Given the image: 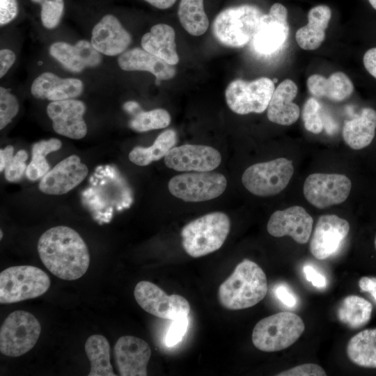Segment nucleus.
<instances>
[{"mask_svg":"<svg viewBox=\"0 0 376 376\" xmlns=\"http://www.w3.org/2000/svg\"><path fill=\"white\" fill-rule=\"evenodd\" d=\"M38 252L45 267L63 280L81 277L90 264L84 240L74 229L58 226L46 230L38 242Z\"/></svg>","mask_w":376,"mask_h":376,"instance_id":"obj_1","label":"nucleus"},{"mask_svg":"<svg viewBox=\"0 0 376 376\" xmlns=\"http://www.w3.org/2000/svg\"><path fill=\"white\" fill-rule=\"evenodd\" d=\"M267 292V277L255 262L243 260L219 288L220 304L229 310L252 307L262 301Z\"/></svg>","mask_w":376,"mask_h":376,"instance_id":"obj_2","label":"nucleus"},{"mask_svg":"<svg viewBox=\"0 0 376 376\" xmlns=\"http://www.w3.org/2000/svg\"><path fill=\"white\" fill-rule=\"evenodd\" d=\"M230 229L227 214L214 212L198 217L185 225L182 231V245L193 258L206 256L219 249Z\"/></svg>","mask_w":376,"mask_h":376,"instance_id":"obj_3","label":"nucleus"},{"mask_svg":"<svg viewBox=\"0 0 376 376\" xmlns=\"http://www.w3.org/2000/svg\"><path fill=\"white\" fill-rule=\"evenodd\" d=\"M263 15L256 6L243 4L221 10L212 22V33L221 45L240 48L254 36Z\"/></svg>","mask_w":376,"mask_h":376,"instance_id":"obj_4","label":"nucleus"},{"mask_svg":"<svg viewBox=\"0 0 376 376\" xmlns=\"http://www.w3.org/2000/svg\"><path fill=\"white\" fill-rule=\"evenodd\" d=\"M305 329L302 319L291 312H280L260 320L252 332L254 346L263 352H277L295 343Z\"/></svg>","mask_w":376,"mask_h":376,"instance_id":"obj_5","label":"nucleus"},{"mask_svg":"<svg viewBox=\"0 0 376 376\" xmlns=\"http://www.w3.org/2000/svg\"><path fill=\"white\" fill-rule=\"evenodd\" d=\"M51 284L49 276L31 265L10 267L0 273V303L11 304L45 294Z\"/></svg>","mask_w":376,"mask_h":376,"instance_id":"obj_6","label":"nucleus"},{"mask_svg":"<svg viewBox=\"0 0 376 376\" xmlns=\"http://www.w3.org/2000/svg\"><path fill=\"white\" fill-rule=\"evenodd\" d=\"M40 332V324L33 314L24 311H13L1 326L0 351L8 357L22 356L34 347Z\"/></svg>","mask_w":376,"mask_h":376,"instance_id":"obj_7","label":"nucleus"},{"mask_svg":"<svg viewBox=\"0 0 376 376\" xmlns=\"http://www.w3.org/2000/svg\"><path fill=\"white\" fill-rule=\"evenodd\" d=\"M294 173L292 162L278 158L253 164L242 174V182L251 194L270 196L282 191L288 185Z\"/></svg>","mask_w":376,"mask_h":376,"instance_id":"obj_8","label":"nucleus"},{"mask_svg":"<svg viewBox=\"0 0 376 376\" xmlns=\"http://www.w3.org/2000/svg\"><path fill=\"white\" fill-rule=\"evenodd\" d=\"M274 89V82L268 77H260L251 81L237 79L226 87V101L229 109L235 113H260L267 109Z\"/></svg>","mask_w":376,"mask_h":376,"instance_id":"obj_9","label":"nucleus"},{"mask_svg":"<svg viewBox=\"0 0 376 376\" xmlns=\"http://www.w3.org/2000/svg\"><path fill=\"white\" fill-rule=\"evenodd\" d=\"M225 176L214 172L186 173L173 177L168 185L170 193L186 202H201L219 196L226 189Z\"/></svg>","mask_w":376,"mask_h":376,"instance_id":"obj_10","label":"nucleus"},{"mask_svg":"<svg viewBox=\"0 0 376 376\" xmlns=\"http://www.w3.org/2000/svg\"><path fill=\"white\" fill-rule=\"evenodd\" d=\"M138 304L148 313L157 318L175 320L188 316L190 305L179 295H168L162 289L150 281L139 282L134 288Z\"/></svg>","mask_w":376,"mask_h":376,"instance_id":"obj_11","label":"nucleus"},{"mask_svg":"<svg viewBox=\"0 0 376 376\" xmlns=\"http://www.w3.org/2000/svg\"><path fill=\"white\" fill-rule=\"evenodd\" d=\"M289 31L287 8L280 3H274L269 13L260 17L258 29L251 40L253 50L263 56L274 54L286 42Z\"/></svg>","mask_w":376,"mask_h":376,"instance_id":"obj_12","label":"nucleus"},{"mask_svg":"<svg viewBox=\"0 0 376 376\" xmlns=\"http://www.w3.org/2000/svg\"><path fill=\"white\" fill-rule=\"evenodd\" d=\"M351 187L350 180L344 175L313 173L304 182V195L310 204L323 209L344 202Z\"/></svg>","mask_w":376,"mask_h":376,"instance_id":"obj_13","label":"nucleus"},{"mask_svg":"<svg viewBox=\"0 0 376 376\" xmlns=\"http://www.w3.org/2000/svg\"><path fill=\"white\" fill-rule=\"evenodd\" d=\"M164 161L168 168L177 171L207 172L219 166L221 156L210 146L185 144L173 147Z\"/></svg>","mask_w":376,"mask_h":376,"instance_id":"obj_14","label":"nucleus"},{"mask_svg":"<svg viewBox=\"0 0 376 376\" xmlns=\"http://www.w3.org/2000/svg\"><path fill=\"white\" fill-rule=\"evenodd\" d=\"M86 107L77 99L51 102L47 107V114L57 134L72 139H81L87 134L84 119Z\"/></svg>","mask_w":376,"mask_h":376,"instance_id":"obj_15","label":"nucleus"},{"mask_svg":"<svg viewBox=\"0 0 376 376\" xmlns=\"http://www.w3.org/2000/svg\"><path fill=\"white\" fill-rule=\"evenodd\" d=\"M88 170L79 157L72 155L58 162L41 179L39 189L48 195H62L78 186Z\"/></svg>","mask_w":376,"mask_h":376,"instance_id":"obj_16","label":"nucleus"},{"mask_svg":"<svg viewBox=\"0 0 376 376\" xmlns=\"http://www.w3.org/2000/svg\"><path fill=\"white\" fill-rule=\"evenodd\" d=\"M350 231L348 221L335 214L320 217L311 240L310 251L318 260H324L340 248Z\"/></svg>","mask_w":376,"mask_h":376,"instance_id":"obj_17","label":"nucleus"},{"mask_svg":"<svg viewBox=\"0 0 376 376\" xmlns=\"http://www.w3.org/2000/svg\"><path fill=\"white\" fill-rule=\"evenodd\" d=\"M313 222V218L304 207L295 205L274 212L268 221L267 229L274 237L288 235L299 244H305L310 238Z\"/></svg>","mask_w":376,"mask_h":376,"instance_id":"obj_18","label":"nucleus"},{"mask_svg":"<svg viewBox=\"0 0 376 376\" xmlns=\"http://www.w3.org/2000/svg\"><path fill=\"white\" fill-rule=\"evenodd\" d=\"M118 370L121 376H146L147 366L151 356L149 345L143 339L123 336L114 346Z\"/></svg>","mask_w":376,"mask_h":376,"instance_id":"obj_19","label":"nucleus"},{"mask_svg":"<svg viewBox=\"0 0 376 376\" xmlns=\"http://www.w3.org/2000/svg\"><path fill=\"white\" fill-rule=\"evenodd\" d=\"M131 34L113 15H104L93 28L91 42L102 54L120 55L131 45Z\"/></svg>","mask_w":376,"mask_h":376,"instance_id":"obj_20","label":"nucleus"},{"mask_svg":"<svg viewBox=\"0 0 376 376\" xmlns=\"http://www.w3.org/2000/svg\"><path fill=\"white\" fill-rule=\"evenodd\" d=\"M49 54L67 70L79 73L86 68H95L102 62V56L91 41L79 40L75 45L63 41L53 42Z\"/></svg>","mask_w":376,"mask_h":376,"instance_id":"obj_21","label":"nucleus"},{"mask_svg":"<svg viewBox=\"0 0 376 376\" xmlns=\"http://www.w3.org/2000/svg\"><path fill=\"white\" fill-rule=\"evenodd\" d=\"M30 90L31 95L37 99L54 102L80 96L84 84L77 78H61L53 72H45L33 80Z\"/></svg>","mask_w":376,"mask_h":376,"instance_id":"obj_22","label":"nucleus"},{"mask_svg":"<svg viewBox=\"0 0 376 376\" xmlns=\"http://www.w3.org/2000/svg\"><path fill=\"white\" fill-rule=\"evenodd\" d=\"M298 88L291 79H286L274 89L267 107V118L276 124L290 125L299 118V106L292 102Z\"/></svg>","mask_w":376,"mask_h":376,"instance_id":"obj_23","label":"nucleus"},{"mask_svg":"<svg viewBox=\"0 0 376 376\" xmlns=\"http://www.w3.org/2000/svg\"><path fill=\"white\" fill-rule=\"evenodd\" d=\"M119 67L125 71H146L159 80H169L176 75L175 65H170L143 48L127 49L119 55Z\"/></svg>","mask_w":376,"mask_h":376,"instance_id":"obj_24","label":"nucleus"},{"mask_svg":"<svg viewBox=\"0 0 376 376\" xmlns=\"http://www.w3.org/2000/svg\"><path fill=\"white\" fill-rule=\"evenodd\" d=\"M141 45L143 49L170 65H175L179 62L175 30L169 24L152 26L150 31L142 36Z\"/></svg>","mask_w":376,"mask_h":376,"instance_id":"obj_25","label":"nucleus"},{"mask_svg":"<svg viewBox=\"0 0 376 376\" xmlns=\"http://www.w3.org/2000/svg\"><path fill=\"white\" fill-rule=\"evenodd\" d=\"M331 17V10L327 5H318L308 13V24L299 28L295 34L298 45L305 50L318 49L325 39V30Z\"/></svg>","mask_w":376,"mask_h":376,"instance_id":"obj_26","label":"nucleus"},{"mask_svg":"<svg viewBox=\"0 0 376 376\" xmlns=\"http://www.w3.org/2000/svg\"><path fill=\"white\" fill-rule=\"evenodd\" d=\"M306 85L313 96L336 102L346 100L354 91L351 79L339 71L332 73L328 78L318 74L313 75L308 78Z\"/></svg>","mask_w":376,"mask_h":376,"instance_id":"obj_27","label":"nucleus"},{"mask_svg":"<svg viewBox=\"0 0 376 376\" xmlns=\"http://www.w3.org/2000/svg\"><path fill=\"white\" fill-rule=\"evenodd\" d=\"M376 129V111L363 108L355 118L345 121L343 138L345 143L354 150L367 147L372 142Z\"/></svg>","mask_w":376,"mask_h":376,"instance_id":"obj_28","label":"nucleus"},{"mask_svg":"<svg viewBox=\"0 0 376 376\" xmlns=\"http://www.w3.org/2000/svg\"><path fill=\"white\" fill-rule=\"evenodd\" d=\"M347 354L359 366L376 368V328L363 330L352 337Z\"/></svg>","mask_w":376,"mask_h":376,"instance_id":"obj_29","label":"nucleus"},{"mask_svg":"<svg viewBox=\"0 0 376 376\" xmlns=\"http://www.w3.org/2000/svg\"><path fill=\"white\" fill-rule=\"evenodd\" d=\"M177 141L176 132L173 129L166 130L158 135L151 146L134 148L129 154V159L138 166H147L165 157Z\"/></svg>","mask_w":376,"mask_h":376,"instance_id":"obj_30","label":"nucleus"},{"mask_svg":"<svg viewBox=\"0 0 376 376\" xmlns=\"http://www.w3.org/2000/svg\"><path fill=\"white\" fill-rule=\"evenodd\" d=\"M85 352L91 363L88 376H116L110 362V345L102 335L94 334L88 338Z\"/></svg>","mask_w":376,"mask_h":376,"instance_id":"obj_31","label":"nucleus"},{"mask_svg":"<svg viewBox=\"0 0 376 376\" xmlns=\"http://www.w3.org/2000/svg\"><path fill=\"white\" fill-rule=\"evenodd\" d=\"M373 311L370 302L357 295H348L340 302L337 317L351 329H359L370 320Z\"/></svg>","mask_w":376,"mask_h":376,"instance_id":"obj_32","label":"nucleus"},{"mask_svg":"<svg viewBox=\"0 0 376 376\" xmlns=\"http://www.w3.org/2000/svg\"><path fill=\"white\" fill-rule=\"evenodd\" d=\"M178 15L182 26L191 36H200L209 27L203 0H180Z\"/></svg>","mask_w":376,"mask_h":376,"instance_id":"obj_33","label":"nucleus"},{"mask_svg":"<svg viewBox=\"0 0 376 376\" xmlns=\"http://www.w3.org/2000/svg\"><path fill=\"white\" fill-rule=\"evenodd\" d=\"M62 142L58 139L51 138L35 143L31 149V160L27 166L26 176L35 181L41 179L49 170L46 157L51 152L58 150Z\"/></svg>","mask_w":376,"mask_h":376,"instance_id":"obj_34","label":"nucleus"},{"mask_svg":"<svg viewBox=\"0 0 376 376\" xmlns=\"http://www.w3.org/2000/svg\"><path fill=\"white\" fill-rule=\"evenodd\" d=\"M171 120L169 113L164 109H155L147 111L140 109L132 115L129 127L134 131L145 132L165 128L169 125Z\"/></svg>","mask_w":376,"mask_h":376,"instance_id":"obj_35","label":"nucleus"},{"mask_svg":"<svg viewBox=\"0 0 376 376\" xmlns=\"http://www.w3.org/2000/svg\"><path fill=\"white\" fill-rule=\"evenodd\" d=\"M40 6V19L44 27L54 29L59 24L64 11V0H31Z\"/></svg>","mask_w":376,"mask_h":376,"instance_id":"obj_36","label":"nucleus"},{"mask_svg":"<svg viewBox=\"0 0 376 376\" xmlns=\"http://www.w3.org/2000/svg\"><path fill=\"white\" fill-rule=\"evenodd\" d=\"M19 104L10 90L0 87V130L4 129L16 116Z\"/></svg>","mask_w":376,"mask_h":376,"instance_id":"obj_37","label":"nucleus"},{"mask_svg":"<svg viewBox=\"0 0 376 376\" xmlns=\"http://www.w3.org/2000/svg\"><path fill=\"white\" fill-rule=\"evenodd\" d=\"M320 105L314 97L308 98L302 109V120L306 130L313 134H320L323 129L322 120L320 113Z\"/></svg>","mask_w":376,"mask_h":376,"instance_id":"obj_38","label":"nucleus"},{"mask_svg":"<svg viewBox=\"0 0 376 376\" xmlns=\"http://www.w3.org/2000/svg\"><path fill=\"white\" fill-rule=\"evenodd\" d=\"M27 159L28 153L24 150H20L14 155L3 171L4 176L8 182H17L22 178L27 168L26 164Z\"/></svg>","mask_w":376,"mask_h":376,"instance_id":"obj_39","label":"nucleus"},{"mask_svg":"<svg viewBox=\"0 0 376 376\" xmlns=\"http://www.w3.org/2000/svg\"><path fill=\"white\" fill-rule=\"evenodd\" d=\"M188 324V316L172 320L165 337V343L168 347H173L181 341L187 330Z\"/></svg>","mask_w":376,"mask_h":376,"instance_id":"obj_40","label":"nucleus"},{"mask_svg":"<svg viewBox=\"0 0 376 376\" xmlns=\"http://www.w3.org/2000/svg\"><path fill=\"white\" fill-rule=\"evenodd\" d=\"M279 376H325L324 369L315 363H305L283 371Z\"/></svg>","mask_w":376,"mask_h":376,"instance_id":"obj_41","label":"nucleus"},{"mask_svg":"<svg viewBox=\"0 0 376 376\" xmlns=\"http://www.w3.org/2000/svg\"><path fill=\"white\" fill-rule=\"evenodd\" d=\"M276 297L286 307L293 308L297 304V298L290 287L285 283L276 285L274 288Z\"/></svg>","mask_w":376,"mask_h":376,"instance_id":"obj_42","label":"nucleus"},{"mask_svg":"<svg viewBox=\"0 0 376 376\" xmlns=\"http://www.w3.org/2000/svg\"><path fill=\"white\" fill-rule=\"evenodd\" d=\"M17 14V0H0V25L1 26L12 22Z\"/></svg>","mask_w":376,"mask_h":376,"instance_id":"obj_43","label":"nucleus"},{"mask_svg":"<svg viewBox=\"0 0 376 376\" xmlns=\"http://www.w3.org/2000/svg\"><path fill=\"white\" fill-rule=\"evenodd\" d=\"M306 280L318 288H324L327 286L325 276L316 270L312 265H306L303 268Z\"/></svg>","mask_w":376,"mask_h":376,"instance_id":"obj_44","label":"nucleus"},{"mask_svg":"<svg viewBox=\"0 0 376 376\" xmlns=\"http://www.w3.org/2000/svg\"><path fill=\"white\" fill-rule=\"evenodd\" d=\"M16 60V55L10 49H1L0 51V77L2 78L8 72Z\"/></svg>","mask_w":376,"mask_h":376,"instance_id":"obj_45","label":"nucleus"},{"mask_svg":"<svg viewBox=\"0 0 376 376\" xmlns=\"http://www.w3.org/2000/svg\"><path fill=\"white\" fill-rule=\"evenodd\" d=\"M367 71L376 79V47L368 49L363 58Z\"/></svg>","mask_w":376,"mask_h":376,"instance_id":"obj_46","label":"nucleus"},{"mask_svg":"<svg viewBox=\"0 0 376 376\" xmlns=\"http://www.w3.org/2000/svg\"><path fill=\"white\" fill-rule=\"evenodd\" d=\"M359 286L361 292L370 293L376 301V277H361L359 281Z\"/></svg>","mask_w":376,"mask_h":376,"instance_id":"obj_47","label":"nucleus"},{"mask_svg":"<svg viewBox=\"0 0 376 376\" xmlns=\"http://www.w3.org/2000/svg\"><path fill=\"white\" fill-rule=\"evenodd\" d=\"M14 148L13 146H7L3 149L0 150V171H4L6 166L14 157Z\"/></svg>","mask_w":376,"mask_h":376,"instance_id":"obj_48","label":"nucleus"},{"mask_svg":"<svg viewBox=\"0 0 376 376\" xmlns=\"http://www.w3.org/2000/svg\"><path fill=\"white\" fill-rule=\"evenodd\" d=\"M151 6L159 9H167L171 8L177 0H144Z\"/></svg>","mask_w":376,"mask_h":376,"instance_id":"obj_49","label":"nucleus"},{"mask_svg":"<svg viewBox=\"0 0 376 376\" xmlns=\"http://www.w3.org/2000/svg\"><path fill=\"white\" fill-rule=\"evenodd\" d=\"M123 109L125 111L133 115L141 108L138 102L135 101H128L123 104Z\"/></svg>","mask_w":376,"mask_h":376,"instance_id":"obj_50","label":"nucleus"},{"mask_svg":"<svg viewBox=\"0 0 376 376\" xmlns=\"http://www.w3.org/2000/svg\"><path fill=\"white\" fill-rule=\"evenodd\" d=\"M372 7L376 10V0H368Z\"/></svg>","mask_w":376,"mask_h":376,"instance_id":"obj_51","label":"nucleus"},{"mask_svg":"<svg viewBox=\"0 0 376 376\" xmlns=\"http://www.w3.org/2000/svg\"><path fill=\"white\" fill-rule=\"evenodd\" d=\"M2 236H3V232H2V230H1V231H0V239H1V240L2 239Z\"/></svg>","mask_w":376,"mask_h":376,"instance_id":"obj_52","label":"nucleus"},{"mask_svg":"<svg viewBox=\"0 0 376 376\" xmlns=\"http://www.w3.org/2000/svg\"><path fill=\"white\" fill-rule=\"evenodd\" d=\"M375 249H376V236H375Z\"/></svg>","mask_w":376,"mask_h":376,"instance_id":"obj_53","label":"nucleus"}]
</instances>
